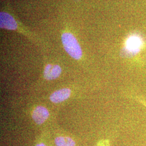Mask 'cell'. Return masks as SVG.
Wrapping results in <instances>:
<instances>
[{
	"mask_svg": "<svg viewBox=\"0 0 146 146\" xmlns=\"http://www.w3.org/2000/svg\"><path fill=\"white\" fill-rule=\"evenodd\" d=\"M62 42L66 51L71 57L76 60L81 58L82 55L81 48L73 34L69 33H63L62 35Z\"/></svg>",
	"mask_w": 146,
	"mask_h": 146,
	"instance_id": "1",
	"label": "cell"
},
{
	"mask_svg": "<svg viewBox=\"0 0 146 146\" xmlns=\"http://www.w3.org/2000/svg\"><path fill=\"white\" fill-rule=\"evenodd\" d=\"M142 43L140 38L135 36L130 37L126 41L125 50L129 54L134 55L140 50Z\"/></svg>",
	"mask_w": 146,
	"mask_h": 146,
	"instance_id": "2",
	"label": "cell"
},
{
	"mask_svg": "<svg viewBox=\"0 0 146 146\" xmlns=\"http://www.w3.org/2000/svg\"><path fill=\"white\" fill-rule=\"evenodd\" d=\"M0 26L1 28L8 30H15L17 28V23L11 15L5 12H1Z\"/></svg>",
	"mask_w": 146,
	"mask_h": 146,
	"instance_id": "3",
	"label": "cell"
},
{
	"mask_svg": "<svg viewBox=\"0 0 146 146\" xmlns=\"http://www.w3.org/2000/svg\"><path fill=\"white\" fill-rule=\"evenodd\" d=\"M49 115V111L45 107L38 106L33 111L32 117L37 124L40 125L47 120Z\"/></svg>",
	"mask_w": 146,
	"mask_h": 146,
	"instance_id": "4",
	"label": "cell"
},
{
	"mask_svg": "<svg viewBox=\"0 0 146 146\" xmlns=\"http://www.w3.org/2000/svg\"><path fill=\"white\" fill-rule=\"evenodd\" d=\"M62 72V69L58 65L48 64L44 70V77L48 80L58 78Z\"/></svg>",
	"mask_w": 146,
	"mask_h": 146,
	"instance_id": "5",
	"label": "cell"
},
{
	"mask_svg": "<svg viewBox=\"0 0 146 146\" xmlns=\"http://www.w3.org/2000/svg\"><path fill=\"white\" fill-rule=\"evenodd\" d=\"M70 94V89L68 88L61 89L54 92L50 96V100L53 103H60L68 99Z\"/></svg>",
	"mask_w": 146,
	"mask_h": 146,
	"instance_id": "6",
	"label": "cell"
},
{
	"mask_svg": "<svg viewBox=\"0 0 146 146\" xmlns=\"http://www.w3.org/2000/svg\"><path fill=\"white\" fill-rule=\"evenodd\" d=\"M55 142L56 146H75V142L72 139L69 137H57L55 140Z\"/></svg>",
	"mask_w": 146,
	"mask_h": 146,
	"instance_id": "7",
	"label": "cell"
},
{
	"mask_svg": "<svg viewBox=\"0 0 146 146\" xmlns=\"http://www.w3.org/2000/svg\"><path fill=\"white\" fill-rule=\"evenodd\" d=\"M135 99L140 104H142L143 106H144L145 107H146V100H145L141 98H139L137 96H136L135 98Z\"/></svg>",
	"mask_w": 146,
	"mask_h": 146,
	"instance_id": "8",
	"label": "cell"
},
{
	"mask_svg": "<svg viewBox=\"0 0 146 146\" xmlns=\"http://www.w3.org/2000/svg\"><path fill=\"white\" fill-rule=\"evenodd\" d=\"M108 142H107V141H106V142H102V146H107V145H108Z\"/></svg>",
	"mask_w": 146,
	"mask_h": 146,
	"instance_id": "9",
	"label": "cell"
},
{
	"mask_svg": "<svg viewBox=\"0 0 146 146\" xmlns=\"http://www.w3.org/2000/svg\"><path fill=\"white\" fill-rule=\"evenodd\" d=\"M36 146H46L45 145H44L43 143H40V144H38Z\"/></svg>",
	"mask_w": 146,
	"mask_h": 146,
	"instance_id": "10",
	"label": "cell"
}]
</instances>
